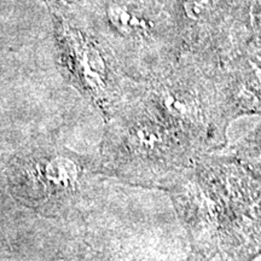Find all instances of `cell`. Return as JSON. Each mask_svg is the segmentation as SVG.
<instances>
[{"label":"cell","mask_w":261,"mask_h":261,"mask_svg":"<svg viewBox=\"0 0 261 261\" xmlns=\"http://www.w3.org/2000/svg\"><path fill=\"white\" fill-rule=\"evenodd\" d=\"M102 146V174L133 187L166 191L208 155L184 126L145 92L130 97L110 117Z\"/></svg>","instance_id":"obj_1"},{"label":"cell","mask_w":261,"mask_h":261,"mask_svg":"<svg viewBox=\"0 0 261 261\" xmlns=\"http://www.w3.org/2000/svg\"><path fill=\"white\" fill-rule=\"evenodd\" d=\"M60 47L68 76L109 120L125 102L109 56L92 38L68 24L60 25Z\"/></svg>","instance_id":"obj_2"},{"label":"cell","mask_w":261,"mask_h":261,"mask_svg":"<svg viewBox=\"0 0 261 261\" xmlns=\"http://www.w3.org/2000/svg\"><path fill=\"white\" fill-rule=\"evenodd\" d=\"M99 165H91L63 150H50L38 155L33 182L42 208L52 214L67 213L81 202L90 200L93 175Z\"/></svg>","instance_id":"obj_3"},{"label":"cell","mask_w":261,"mask_h":261,"mask_svg":"<svg viewBox=\"0 0 261 261\" xmlns=\"http://www.w3.org/2000/svg\"><path fill=\"white\" fill-rule=\"evenodd\" d=\"M106 14L110 25L125 38L138 35L149 28L148 22L142 16L121 3L113 2L108 4Z\"/></svg>","instance_id":"obj_4"},{"label":"cell","mask_w":261,"mask_h":261,"mask_svg":"<svg viewBox=\"0 0 261 261\" xmlns=\"http://www.w3.org/2000/svg\"><path fill=\"white\" fill-rule=\"evenodd\" d=\"M184 14L191 21L203 19L212 8V0H181Z\"/></svg>","instance_id":"obj_5"},{"label":"cell","mask_w":261,"mask_h":261,"mask_svg":"<svg viewBox=\"0 0 261 261\" xmlns=\"http://www.w3.org/2000/svg\"><path fill=\"white\" fill-rule=\"evenodd\" d=\"M241 149L261 158V126L257 127L255 132H253V135L243 143Z\"/></svg>","instance_id":"obj_6"}]
</instances>
